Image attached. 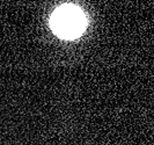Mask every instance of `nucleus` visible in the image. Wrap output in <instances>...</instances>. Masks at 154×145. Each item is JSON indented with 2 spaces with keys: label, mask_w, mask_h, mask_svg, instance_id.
<instances>
[{
  "label": "nucleus",
  "mask_w": 154,
  "mask_h": 145,
  "mask_svg": "<svg viewBox=\"0 0 154 145\" xmlns=\"http://www.w3.org/2000/svg\"><path fill=\"white\" fill-rule=\"evenodd\" d=\"M50 24L57 36L73 39L85 31L87 22L80 8L73 5H63L54 12Z\"/></svg>",
  "instance_id": "1"
}]
</instances>
